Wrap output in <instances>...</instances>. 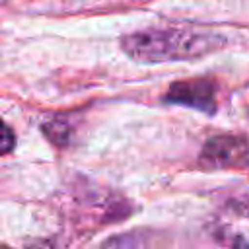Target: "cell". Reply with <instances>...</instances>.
<instances>
[{"label":"cell","mask_w":249,"mask_h":249,"mask_svg":"<svg viewBox=\"0 0 249 249\" xmlns=\"http://www.w3.org/2000/svg\"><path fill=\"white\" fill-rule=\"evenodd\" d=\"M224 47V35L193 27H146L121 37L123 53L140 64L193 60Z\"/></svg>","instance_id":"1"},{"label":"cell","mask_w":249,"mask_h":249,"mask_svg":"<svg viewBox=\"0 0 249 249\" xmlns=\"http://www.w3.org/2000/svg\"><path fill=\"white\" fill-rule=\"evenodd\" d=\"M208 233L226 249H249V198L224 202L210 218Z\"/></svg>","instance_id":"2"},{"label":"cell","mask_w":249,"mask_h":249,"mask_svg":"<svg viewBox=\"0 0 249 249\" xmlns=\"http://www.w3.org/2000/svg\"><path fill=\"white\" fill-rule=\"evenodd\" d=\"M198 163L204 169H239L249 167V142L233 134H218L206 140Z\"/></svg>","instance_id":"3"},{"label":"cell","mask_w":249,"mask_h":249,"mask_svg":"<svg viewBox=\"0 0 249 249\" xmlns=\"http://www.w3.org/2000/svg\"><path fill=\"white\" fill-rule=\"evenodd\" d=\"M163 101L173 105H185V107L202 111L206 115H214L218 109L216 86L208 78H191V80L173 82L165 91Z\"/></svg>","instance_id":"4"},{"label":"cell","mask_w":249,"mask_h":249,"mask_svg":"<svg viewBox=\"0 0 249 249\" xmlns=\"http://www.w3.org/2000/svg\"><path fill=\"white\" fill-rule=\"evenodd\" d=\"M14 144H16L14 132H12V128H10L8 124H4V132H2V154H4V156L10 154L12 148H14Z\"/></svg>","instance_id":"5"},{"label":"cell","mask_w":249,"mask_h":249,"mask_svg":"<svg viewBox=\"0 0 249 249\" xmlns=\"http://www.w3.org/2000/svg\"><path fill=\"white\" fill-rule=\"evenodd\" d=\"M2 2H6V0H2Z\"/></svg>","instance_id":"6"}]
</instances>
